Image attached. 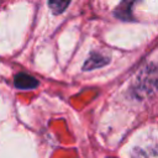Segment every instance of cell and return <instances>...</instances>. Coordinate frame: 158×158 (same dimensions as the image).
Returning a JSON list of instances; mask_svg holds the SVG:
<instances>
[{
  "instance_id": "obj_1",
  "label": "cell",
  "mask_w": 158,
  "mask_h": 158,
  "mask_svg": "<svg viewBox=\"0 0 158 158\" xmlns=\"http://www.w3.org/2000/svg\"><path fill=\"white\" fill-rule=\"evenodd\" d=\"M37 85H38V81L28 74L20 73L15 77V86L19 89H33Z\"/></svg>"
},
{
  "instance_id": "obj_2",
  "label": "cell",
  "mask_w": 158,
  "mask_h": 158,
  "mask_svg": "<svg viewBox=\"0 0 158 158\" xmlns=\"http://www.w3.org/2000/svg\"><path fill=\"white\" fill-rule=\"evenodd\" d=\"M107 63V59H104L102 57L100 56H91L84 64V70H91L94 68H98V67H101L104 64Z\"/></svg>"
},
{
  "instance_id": "obj_3",
  "label": "cell",
  "mask_w": 158,
  "mask_h": 158,
  "mask_svg": "<svg viewBox=\"0 0 158 158\" xmlns=\"http://www.w3.org/2000/svg\"><path fill=\"white\" fill-rule=\"evenodd\" d=\"M48 5L52 7V10H53L56 14H58V12H62V11L69 5V2H56V1H51Z\"/></svg>"
}]
</instances>
